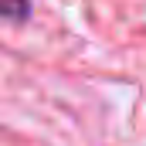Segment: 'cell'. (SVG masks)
<instances>
[{
  "instance_id": "1",
  "label": "cell",
  "mask_w": 146,
  "mask_h": 146,
  "mask_svg": "<svg viewBox=\"0 0 146 146\" xmlns=\"http://www.w3.org/2000/svg\"><path fill=\"white\" fill-rule=\"evenodd\" d=\"M31 10V0H0V17L7 21H24Z\"/></svg>"
}]
</instances>
